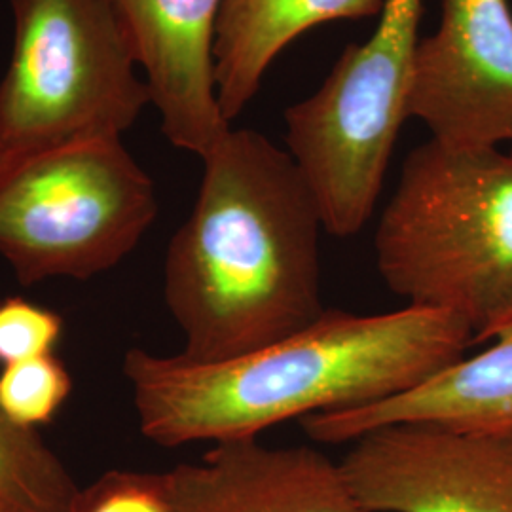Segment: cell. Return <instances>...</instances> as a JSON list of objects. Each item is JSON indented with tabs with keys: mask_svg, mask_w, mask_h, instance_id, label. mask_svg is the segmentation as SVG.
<instances>
[{
	"mask_svg": "<svg viewBox=\"0 0 512 512\" xmlns=\"http://www.w3.org/2000/svg\"><path fill=\"white\" fill-rule=\"evenodd\" d=\"M471 327L454 313L325 310L251 353L196 363L141 348L124 357L141 433L158 446L258 439L289 420L382 403L465 357Z\"/></svg>",
	"mask_w": 512,
	"mask_h": 512,
	"instance_id": "obj_1",
	"label": "cell"
},
{
	"mask_svg": "<svg viewBox=\"0 0 512 512\" xmlns=\"http://www.w3.org/2000/svg\"><path fill=\"white\" fill-rule=\"evenodd\" d=\"M196 203L169 241L164 296L179 355L215 363L270 346L325 313L319 205L291 154L230 129L202 158Z\"/></svg>",
	"mask_w": 512,
	"mask_h": 512,
	"instance_id": "obj_2",
	"label": "cell"
},
{
	"mask_svg": "<svg viewBox=\"0 0 512 512\" xmlns=\"http://www.w3.org/2000/svg\"><path fill=\"white\" fill-rule=\"evenodd\" d=\"M387 289L492 340L512 323V152L429 141L404 160L374 238Z\"/></svg>",
	"mask_w": 512,
	"mask_h": 512,
	"instance_id": "obj_3",
	"label": "cell"
},
{
	"mask_svg": "<svg viewBox=\"0 0 512 512\" xmlns=\"http://www.w3.org/2000/svg\"><path fill=\"white\" fill-rule=\"evenodd\" d=\"M14 46L0 82V147L21 158L122 137L152 105L114 0H8Z\"/></svg>",
	"mask_w": 512,
	"mask_h": 512,
	"instance_id": "obj_4",
	"label": "cell"
},
{
	"mask_svg": "<svg viewBox=\"0 0 512 512\" xmlns=\"http://www.w3.org/2000/svg\"><path fill=\"white\" fill-rule=\"evenodd\" d=\"M156 217L154 181L122 137L76 139L0 171V255L23 285L107 272Z\"/></svg>",
	"mask_w": 512,
	"mask_h": 512,
	"instance_id": "obj_5",
	"label": "cell"
},
{
	"mask_svg": "<svg viewBox=\"0 0 512 512\" xmlns=\"http://www.w3.org/2000/svg\"><path fill=\"white\" fill-rule=\"evenodd\" d=\"M421 2L385 0L374 33L340 55L323 86L285 112L287 152L325 232L349 238L372 217L406 118Z\"/></svg>",
	"mask_w": 512,
	"mask_h": 512,
	"instance_id": "obj_6",
	"label": "cell"
},
{
	"mask_svg": "<svg viewBox=\"0 0 512 512\" xmlns=\"http://www.w3.org/2000/svg\"><path fill=\"white\" fill-rule=\"evenodd\" d=\"M340 467L365 512H512V433L389 423Z\"/></svg>",
	"mask_w": 512,
	"mask_h": 512,
	"instance_id": "obj_7",
	"label": "cell"
},
{
	"mask_svg": "<svg viewBox=\"0 0 512 512\" xmlns=\"http://www.w3.org/2000/svg\"><path fill=\"white\" fill-rule=\"evenodd\" d=\"M404 110L440 145L512 147L509 0L442 2L439 27L416 46Z\"/></svg>",
	"mask_w": 512,
	"mask_h": 512,
	"instance_id": "obj_8",
	"label": "cell"
},
{
	"mask_svg": "<svg viewBox=\"0 0 512 512\" xmlns=\"http://www.w3.org/2000/svg\"><path fill=\"white\" fill-rule=\"evenodd\" d=\"M133 40L165 139L203 158L232 129L215 86L213 44L224 0H114Z\"/></svg>",
	"mask_w": 512,
	"mask_h": 512,
	"instance_id": "obj_9",
	"label": "cell"
},
{
	"mask_svg": "<svg viewBox=\"0 0 512 512\" xmlns=\"http://www.w3.org/2000/svg\"><path fill=\"white\" fill-rule=\"evenodd\" d=\"M167 473L177 512H365L340 463L311 446L228 440Z\"/></svg>",
	"mask_w": 512,
	"mask_h": 512,
	"instance_id": "obj_10",
	"label": "cell"
},
{
	"mask_svg": "<svg viewBox=\"0 0 512 512\" xmlns=\"http://www.w3.org/2000/svg\"><path fill=\"white\" fill-rule=\"evenodd\" d=\"M494 344L382 403L313 414L300 425L321 444H351L389 423H427L469 433H512V323Z\"/></svg>",
	"mask_w": 512,
	"mask_h": 512,
	"instance_id": "obj_11",
	"label": "cell"
},
{
	"mask_svg": "<svg viewBox=\"0 0 512 512\" xmlns=\"http://www.w3.org/2000/svg\"><path fill=\"white\" fill-rule=\"evenodd\" d=\"M385 0H224L213 61L220 112L234 122L291 42L317 25L380 16Z\"/></svg>",
	"mask_w": 512,
	"mask_h": 512,
	"instance_id": "obj_12",
	"label": "cell"
},
{
	"mask_svg": "<svg viewBox=\"0 0 512 512\" xmlns=\"http://www.w3.org/2000/svg\"><path fill=\"white\" fill-rule=\"evenodd\" d=\"M78 490L37 429L0 408V503L10 512H71Z\"/></svg>",
	"mask_w": 512,
	"mask_h": 512,
	"instance_id": "obj_13",
	"label": "cell"
},
{
	"mask_svg": "<svg viewBox=\"0 0 512 512\" xmlns=\"http://www.w3.org/2000/svg\"><path fill=\"white\" fill-rule=\"evenodd\" d=\"M73 391V378L54 353L0 370V408L23 425L37 429L54 420Z\"/></svg>",
	"mask_w": 512,
	"mask_h": 512,
	"instance_id": "obj_14",
	"label": "cell"
},
{
	"mask_svg": "<svg viewBox=\"0 0 512 512\" xmlns=\"http://www.w3.org/2000/svg\"><path fill=\"white\" fill-rule=\"evenodd\" d=\"M71 512H177V509L167 471H109L78 490Z\"/></svg>",
	"mask_w": 512,
	"mask_h": 512,
	"instance_id": "obj_15",
	"label": "cell"
},
{
	"mask_svg": "<svg viewBox=\"0 0 512 512\" xmlns=\"http://www.w3.org/2000/svg\"><path fill=\"white\" fill-rule=\"evenodd\" d=\"M63 336V319L31 300H0V365L8 366L54 353Z\"/></svg>",
	"mask_w": 512,
	"mask_h": 512,
	"instance_id": "obj_16",
	"label": "cell"
},
{
	"mask_svg": "<svg viewBox=\"0 0 512 512\" xmlns=\"http://www.w3.org/2000/svg\"><path fill=\"white\" fill-rule=\"evenodd\" d=\"M8 160H10V156L4 152V148L0 147V171H2V167L6 165Z\"/></svg>",
	"mask_w": 512,
	"mask_h": 512,
	"instance_id": "obj_17",
	"label": "cell"
},
{
	"mask_svg": "<svg viewBox=\"0 0 512 512\" xmlns=\"http://www.w3.org/2000/svg\"><path fill=\"white\" fill-rule=\"evenodd\" d=\"M0 512H10V511H8V509H6V507H4V505H2V503H0Z\"/></svg>",
	"mask_w": 512,
	"mask_h": 512,
	"instance_id": "obj_18",
	"label": "cell"
},
{
	"mask_svg": "<svg viewBox=\"0 0 512 512\" xmlns=\"http://www.w3.org/2000/svg\"><path fill=\"white\" fill-rule=\"evenodd\" d=\"M511 152H512V148H511Z\"/></svg>",
	"mask_w": 512,
	"mask_h": 512,
	"instance_id": "obj_19",
	"label": "cell"
}]
</instances>
